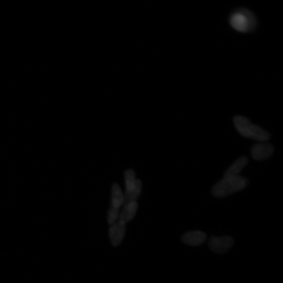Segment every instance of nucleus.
Segmentation results:
<instances>
[{"instance_id":"obj_5","label":"nucleus","mask_w":283,"mask_h":283,"mask_svg":"<svg viewBox=\"0 0 283 283\" xmlns=\"http://www.w3.org/2000/svg\"><path fill=\"white\" fill-rule=\"evenodd\" d=\"M274 148L270 143H261L254 145L251 149V154L253 159L256 161L267 160L274 153Z\"/></svg>"},{"instance_id":"obj_2","label":"nucleus","mask_w":283,"mask_h":283,"mask_svg":"<svg viewBox=\"0 0 283 283\" xmlns=\"http://www.w3.org/2000/svg\"><path fill=\"white\" fill-rule=\"evenodd\" d=\"M234 122L239 133L245 138L261 142H266L271 138L268 131L252 124L247 118L237 116L234 118Z\"/></svg>"},{"instance_id":"obj_12","label":"nucleus","mask_w":283,"mask_h":283,"mask_svg":"<svg viewBox=\"0 0 283 283\" xmlns=\"http://www.w3.org/2000/svg\"><path fill=\"white\" fill-rule=\"evenodd\" d=\"M126 191H131L135 187L137 179L136 175L133 170L130 169L125 171L124 174Z\"/></svg>"},{"instance_id":"obj_9","label":"nucleus","mask_w":283,"mask_h":283,"mask_svg":"<svg viewBox=\"0 0 283 283\" xmlns=\"http://www.w3.org/2000/svg\"><path fill=\"white\" fill-rule=\"evenodd\" d=\"M138 206L137 202L125 205L120 216V221L126 224L133 219L137 212Z\"/></svg>"},{"instance_id":"obj_4","label":"nucleus","mask_w":283,"mask_h":283,"mask_svg":"<svg viewBox=\"0 0 283 283\" xmlns=\"http://www.w3.org/2000/svg\"><path fill=\"white\" fill-rule=\"evenodd\" d=\"M234 244V239L228 236L223 237H212L209 243L210 249L214 252L223 254L229 251Z\"/></svg>"},{"instance_id":"obj_1","label":"nucleus","mask_w":283,"mask_h":283,"mask_svg":"<svg viewBox=\"0 0 283 283\" xmlns=\"http://www.w3.org/2000/svg\"><path fill=\"white\" fill-rule=\"evenodd\" d=\"M248 183L246 178L240 175L224 177L213 187L212 194L216 197H225L244 190Z\"/></svg>"},{"instance_id":"obj_7","label":"nucleus","mask_w":283,"mask_h":283,"mask_svg":"<svg viewBox=\"0 0 283 283\" xmlns=\"http://www.w3.org/2000/svg\"><path fill=\"white\" fill-rule=\"evenodd\" d=\"M206 238V235L204 233L200 231H194L184 234L182 237V240L187 245L198 246L205 241Z\"/></svg>"},{"instance_id":"obj_8","label":"nucleus","mask_w":283,"mask_h":283,"mask_svg":"<svg viewBox=\"0 0 283 283\" xmlns=\"http://www.w3.org/2000/svg\"><path fill=\"white\" fill-rule=\"evenodd\" d=\"M248 163V159L247 157L240 158L226 170L224 174V177L239 176L242 169L247 166Z\"/></svg>"},{"instance_id":"obj_13","label":"nucleus","mask_w":283,"mask_h":283,"mask_svg":"<svg viewBox=\"0 0 283 283\" xmlns=\"http://www.w3.org/2000/svg\"><path fill=\"white\" fill-rule=\"evenodd\" d=\"M119 216V209L111 205L108 213V222L110 224H114Z\"/></svg>"},{"instance_id":"obj_10","label":"nucleus","mask_w":283,"mask_h":283,"mask_svg":"<svg viewBox=\"0 0 283 283\" xmlns=\"http://www.w3.org/2000/svg\"><path fill=\"white\" fill-rule=\"evenodd\" d=\"M142 189L141 182L137 179L136 184L134 190L131 191H126L124 197L123 204L125 205L134 202H136V199L139 196Z\"/></svg>"},{"instance_id":"obj_11","label":"nucleus","mask_w":283,"mask_h":283,"mask_svg":"<svg viewBox=\"0 0 283 283\" xmlns=\"http://www.w3.org/2000/svg\"><path fill=\"white\" fill-rule=\"evenodd\" d=\"M124 197L121 188L117 184H114L112 187V205L119 208L123 203Z\"/></svg>"},{"instance_id":"obj_6","label":"nucleus","mask_w":283,"mask_h":283,"mask_svg":"<svg viewBox=\"0 0 283 283\" xmlns=\"http://www.w3.org/2000/svg\"><path fill=\"white\" fill-rule=\"evenodd\" d=\"M125 232V224L121 221L111 226L109 230V237L113 246L117 247L121 243Z\"/></svg>"},{"instance_id":"obj_3","label":"nucleus","mask_w":283,"mask_h":283,"mask_svg":"<svg viewBox=\"0 0 283 283\" xmlns=\"http://www.w3.org/2000/svg\"><path fill=\"white\" fill-rule=\"evenodd\" d=\"M229 23L236 31L241 33H249L253 31L257 25L255 15L246 9H239L230 15Z\"/></svg>"}]
</instances>
